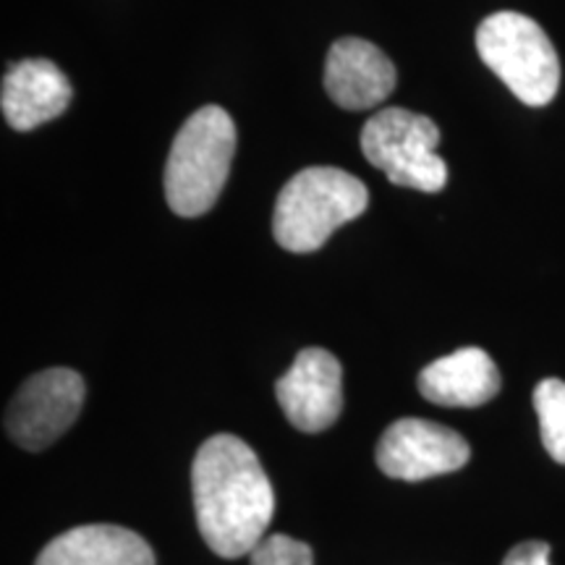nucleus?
Returning a JSON list of instances; mask_svg holds the SVG:
<instances>
[{
  "label": "nucleus",
  "instance_id": "nucleus-5",
  "mask_svg": "<svg viewBox=\"0 0 565 565\" xmlns=\"http://www.w3.org/2000/svg\"><path fill=\"white\" fill-rule=\"evenodd\" d=\"M440 129L433 118L404 108L374 113L362 129L364 158L387 175L395 186L416 192H443L448 183V166L437 154Z\"/></svg>",
  "mask_w": 565,
  "mask_h": 565
},
{
  "label": "nucleus",
  "instance_id": "nucleus-1",
  "mask_svg": "<svg viewBox=\"0 0 565 565\" xmlns=\"http://www.w3.org/2000/svg\"><path fill=\"white\" fill-rule=\"evenodd\" d=\"M192 490L196 524L212 553L252 555L273 521L275 494L249 445L233 435L204 440L192 466Z\"/></svg>",
  "mask_w": 565,
  "mask_h": 565
},
{
  "label": "nucleus",
  "instance_id": "nucleus-8",
  "mask_svg": "<svg viewBox=\"0 0 565 565\" xmlns=\"http://www.w3.org/2000/svg\"><path fill=\"white\" fill-rule=\"evenodd\" d=\"M278 404L301 433L333 427L343 412L341 362L324 349H303L275 385Z\"/></svg>",
  "mask_w": 565,
  "mask_h": 565
},
{
  "label": "nucleus",
  "instance_id": "nucleus-6",
  "mask_svg": "<svg viewBox=\"0 0 565 565\" xmlns=\"http://www.w3.org/2000/svg\"><path fill=\"white\" fill-rule=\"evenodd\" d=\"M84 404V380L74 370H45L26 380L6 412L11 440L26 450H42L66 433Z\"/></svg>",
  "mask_w": 565,
  "mask_h": 565
},
{
  "label": "nucleus",
  "instance_id": "nucleus-7",
  "mask_svg": "<svg viewBox=\"0 0 565 565\" xmlns=\"http://www.w3.org/2000/svg\"><path fill=\"white\" fill-rule=\"evenodd\" d=\"M471 458L469 443L443 424L427 419H398L385 429L377 445L383 475L404 482H422L458 471Z\"/></svg>",
  "mask_w": 565,
  "mask_h": 565
},
{
  "label": "nucleus",
  "instance_id": "nucleus-14",
  "mask_svg": "<svg viewBox=\"0 0 565 565\" xmlns=\"http://www.w3.org/2000/svg\"><path fill=\"white\" fill-rule=\"evenodd\" d=\"M252 565H315V555L294 536L270 534L252 550Z\"/></svg>",
  "mask_w": 565,
  "mask_h": 565
},
{
  "label": "nucleus",
  "instance_id": "nucleus-13",
  "mask_svg": "<svg viewBox=\"0 0 565 565\" xmlns=\"http://www.w3.org/2000/svg\"><path fill=\"white\" fill-rule=\"evenodd\" d=\"M534 408L540 416L542 445L557 463H565V383L557 377L542 380L534 387Z\"/></svg>",
  "mask_w": 565,
  "mask_h": 565
},
{
  "label": "nucleus",
  "instance_id": "nucleus-2",
  "mask_svg": "<svg viewBox=\"0 0 565 565\" xmlns=\"http://www.w3.org/2000/svg\"><path fill=\"white\" fill-rule=\"evenodd\" d=\"M370 192L341 168L315 166L296 173L275 202L273 233L282 249L317 252L341 225L364 215Z\"/></svg>",
  "mask_w": 565,
  "mask_h": 565
},
{
  "label": "nucleus",
  "instance_id": "nucleus-10",
  "mask_svg": "<svg viewBox=\"0 0 565 565\" xmlns=\"http://www.w3.org/2000/svg\"><path fill=\"white\" fill-rule=\"evenodd\" d=\"M71 82L53 61L30 58L9 68L0 89V108L17 131H32L58 118L71 105Z\"/></svg>",
  "mask_w": 565,
  "mask_h": 565
},
{
  "label": "nucleus",
  "instance_id": "nucleus-3",
  "mask_svg": "<svg viewBox=\"0 0 565 565\" xmlns=\"http://www.w3.org/2000/svg\"><path fill=\"white\" fill-rule=\"evenodd\" d=\"M236 152V126L217 105H204L175 134L166 162V200L175 215L200 217L221 196Z\"/></svg>",
  "mask_w": 565,
  "mask_h": 565
},
{
  "label": "nucleus",
  "instance_id": "nucleus-9",
  "mask_svg": "<svg viewBox=\"0 0 565 565\" xmlns=\"http://www.w3.org/2000/svg\"><path fill=\"white\" fill-rule=\"evenodd\" d=\"M324 89L345 110H370L391 97L395 66L370 40L341 38L324 61Z\"/></svg>",
  "mask_w": 565,
  "mask_h": 565
},
{
  "label": "nucleus",
  "instance_id": "nucleus-11",
  "mask_svg": "<svg viewBox=\"0 0 565 565\" xmlns=\"http://www.w3.org/2000/svg\"><path fill=\"white\" fill-rule=\"evenodd\" d=\"M419 391L427 401L450 408L484 406L500 391V372L492 356L477 345L458 349L424 366Z\"/></svg>",
  "mask_w": 565,
  "mask_h": 565
},
{
  "label": "nucleus",
  "instance_id": "nucleus-4",
  "mask_svg": "<svg viewBox=\"0 0 565 565\" xmlns=\"http://www.w3.org/2000/svg\"><path fill=\"white\" fill-rule=\"evenodd\" d=\"M477 53L524 105L542 108L561 89V61L553 42L524 13L500 11L487 17L477 30Z\"/></svg>",
  "mask_w": 565,
  "mask_h": 565
},
{
  "label": "nucleus",
  "instance_id": "nucleus-15",
  "mask_svg": "<svg viewBox=\"0 0 565 565\" xmlns=\"http://www.w3.org/2000/svg\"><path fill=\"white\" fill-rule=\"evenodd\" d=\"M503 565H550L547 542H521L505 555Z\"/></svg>",
  "mask_w": 565,
  "mask_h": 565
},
{
  "label": "nucleus",
  "instance_id": "nucleus-12",
  "mask_svg": "<svg viewBox=\"0 0 565 565\" xmlns=\"http://www.w3.org/2000/svg\"><path fill=\"white\" fill-rule=\"evenodd\" d=\"M34 565H154V553L131 529L87 524L47 542Z\"/></svg>",
  "mask_w": 565,
  "mask_h": 565
}]
</instances>
